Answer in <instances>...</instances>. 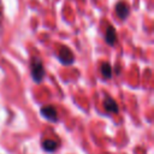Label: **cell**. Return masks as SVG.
<instances>
[{"instance_id":"4","label":"cell","mask_w":154,"mask_h":154,"mask_svg":"<svg viewBox=\"0 0 154 154\" xmlns=\"http://www.w3.org/2000/svg\"><path fill=\"white\" fill-rule=\"evenodd\" d=\"M129 12H130V8H129V5L126 2L119 1L116 5V13L120 19H126L129 16Z\"/></svg>"},{"instance_id":"7","label":"cell","mask_w":154,"mask_h":154,"mask_svg":"<svg viewBox=\"0 0 154 154\" xmlns=\"http://www.w3.org/2000/svg\"><path fill=\"white\" fill-rule=\"evenodd\" d=\"M42 148L46 150V152H54L57 148H58V142L54 141V140H51V138H46L42 141Z\"/></svg>"},{"instance_id":"6","label":"cell","mask_w":154,"mask_h":154,"mask_svg":"<svg viewBox=\"0 0 154 154\" xmlns=\"http://www.w3.org/2000/svg\"><path fill=\"white\" fill-rule=\"evenodd\" d=\"M105 41L108 46H113L117 41V32L112 25H107V29L105 32Z\"/></svg>"},{"instance_id":"8","label":"cell","mask_w":154,"mask_h":154,"mask_svg":"<svg viewBox=\"0 0 154 154\" xmlns=\"http://www.w3.org/2000/svg\"><path fill=\"white\" fill-rule=\"evenodd\" d=\"M100 70H101V75L103 78L109 79L112 77V66L109 65V63H102Z\"/></svg>"},{"instance_id":"5","label":"cell","mask_w":154,"mask_h":154,"mask_svg":"<svg viewBox=\"0 0 154 154\" xmlns=\"http://www.w3.org/2000/svg\"><path fill=\"white\" fill-rule=\"evenodd\" d=\"M103 108L108 113H118V111H119L118 103L111 96H106V99L103 100Z\"/></svg>"},{"instance_id":"1","label":"cell","mask_w":154,"mask_h":154,"mask_svg":"<svg viewBox=\"0 0 154 154\" xmlns=\"http://www.w3.org/2000/svg\"><path fill=\"white\" fill-rule=\"evenodd\" d=\"M30 73H31V78L35 83H41L43 77L46 76V70L43 66V63L40 58L34 57L30 60Z\"/></svg>"},{"instance_id":"2","label":"cell","mask_w":154,"mask_h":154,"mask_svg":"<svg viewBox=\"0 0 154 154\" xmlns=\"http://www.w3.org/2000/svg\"><path fill=\"white\" fill-rule=\"evenodd\" d=\"M58 59L63 65H71L75 61V55L69 47L61 46L58 51Z\"/></svg>"},{"instance_id":"3","label":"cell","mask_w":154,"mask_h":154,"mask_svg":"<svg viewBox=\"0 0 154 154\" xmlns=\"http://www.w3.org/2000/svg\"><path fill=\"white\" fill-rule=\"evenodd\" d=\"M41 114L43 116V118L48 119L52 123L58 122V112H57V108L54 106H52V105H45L41 108Z\"/></svg>"}]
</instances>
